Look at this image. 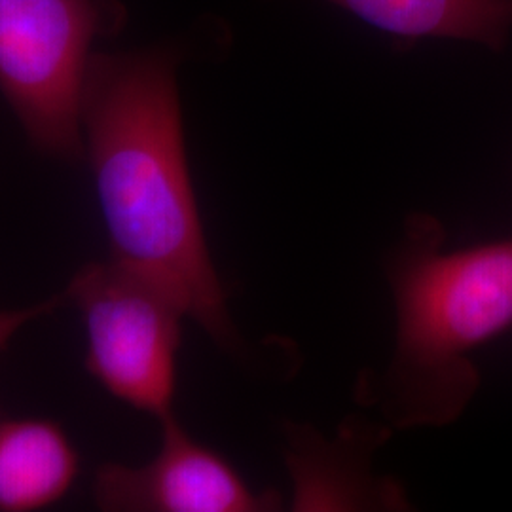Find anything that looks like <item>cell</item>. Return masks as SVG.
Listing matches in <instances>:
<instances>
[{"mask_svg":"<svg viewBox=\"0 0 512 512\" xmlns=\"http://www.w3.org/2000/svg\"><path fill=\"white\" fill-rule=\"evenodd\" d=\"M126 21L122 0H0V93L42 156L84 160L80 101L93 46Z\"/></svg>","mask_w":512,"mask_h":512,"instance_id":"cell-3","label":"cell"},{"mask_svg":"<svg viewBox=\"0 0 512 512\" xmlns=\"http://www.w3.org/2000/svg\"><path fill=\"white\" fill-rule=\"evenodd\" d=\"M80 471L67 433L52 420L0 408V511L33 512L63 499Z\"/></svg>","mask_w":512,"mask_h":512,"instance_id":"cell-6","label":"cell"},{"mask_svg":"<svg viewBox=\"0 0 512 512\" xmlns=\"http://www.w3.org/2000/svg\"><path fill=\"white\" fill-rule=\"evenodd\" d=\"M160 423V450L145 465L105 463L93 476V501L107 512H262L277 505L256 494L236 467L194 439L177 416Z\"/></svg>","mask_w":512,"mask_h":512,"instance_id":"cell-5","label":"cell"},{"mask_svg":"<svg viewBox=\"0 0 512 512\" xmlns=\"http://www.w3.org/2000/svg\"><path fill=\"white\" fill-rule=\"evenodd\" d=\"M404 40L452 38L499 50L512 31V0H329Z\"/></svg>","mask_w":512,"mask_h":512,"instance_id":"cell-7","label":"cell"},{"mask_svg":"<svg viewBox=\"0 0 512 512\" xmlns=\"http://www.w3.org/2000/svg\"><path fill=\"white\" fill-rule=\"evenodd\" d=\"M65 306H67V296L65 291H61L33 306L16 308V310H0V351L12 342V338L18 334L19 330L25 329L33 321L52 315L54 311L61 310Z\"/></svg>","mask_w":512,"mask_h":512,"instance_id":"cell-8","label":"cell"},{"mask_svg":"<svg viewBox=\"0 0 512 512\" xmlns=\"http://www.w3.org/2000/svg\"><path fill=\"white\" fill-rule=\"evenodd\" d=\"M179 57L169 48L92 55L80 101L110 258L164 287L224 351H239L190 177Z\"/></svg>","mask_w":512,"mask_h":512,"instance_id":"cell-1","label":"cell"},{"mask_svg":"<svg viewBox=\"0 0 512 512\" xmlns=\"http://www.w3.org/2000/svg\"><path fill=\"white\" fill-rule=\"evenodd\" d=\"M86 330V370L114 399L162 421L175 414L188 317L164 287L114 262H88L63 289Z\"/></svg>","mask_w":512,"mask_h":512,"instance_id":"cell-4","label":"cell"},{"mask_svg":"<svg viewBox=\"0 0 512 512\" xmlns=\"http://www.w3.org/2000/svg\"><path fill=\"white\" fill-rule=\"evenodd\" d=\"M442 245L439 220L414 215L387 264L397 332L374 393L385 429L458 420L480 385L471 353L512 327V239Z\"/></svg>","mask_w":512,"mask_h":512,"instance_id":"cell-2","label":"cell"}]
</instances>
